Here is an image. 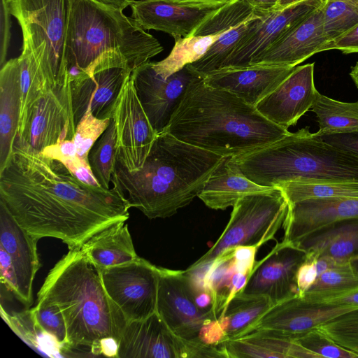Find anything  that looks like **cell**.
I'll return each mask as SVG.
<instances>
[{
	"label": "cell",
	"instance_id": "cell-1",
	"mask_svg": "<svg viewBox=\"0 0 358 358\" xmlns=\"http://www.w3.org/2000/svg\"><path fill=\"white\" fill-rule=\"evenodd\" d=\"M0 201L34 237L59 239L69 250L81 248L96 233L129 217L130 207L116 187L82 182L62 162L17 138L0 171Z\"/></svg>",
	"mask_w": 358,
	"mask_h": 358
},
{
	"label": "cell",
	"instance_id": "cell-2",
	"mask_svg": "<svg viewBox=\"0 0 358 358\" xmlns=\"http://www.w3.org/2000/svg\"><path fill=\"white\" fill-rule=\"evenodd\" d=\"M164 131L224 156H236L273 143L291 132L266 119L229 91L194 79Z\"/></svg>",
	"mask_w": 358,
	"mask_h": 358
},
{
	"label": "cell",
	"instance_id": "cell-3",
	"mask_svg": "<svg viewBox=\"0 0 358 358\" xmlns=\"http://www.w3.org/2000/svg\"><path fill=\"white\" fill-rule=\"evenodd\" d=\"M222 158L163 131L141 169L131 172L117 162L111 182L130 208L166 218L198 196Z\"/></svg>",
	"mask_w": 358,
	"mask_h": 358
},
{
	"label": "cell",
	"instance_id": "cell-4",
	"mask_svg": "<svg viewBox=\"0 0 358 358\" xmlns=\"http://www.w3.org/2000/svg\"><path fill=\"white\" fill-rule=\"evenodd\" d=\"M37 299L50 301L60 308L67 331L66 350L83 347L100 355L101 343L108 339L119 343L127 323L108 296L99 270L81 248L70 249L55 264Z\"/></svg>",
	"mask_w": 358,
	"mask_h": 358
},
{
	"label": "cell",
	"instance_id": "cell-5",
	"mask_svg": "<svg viewBox=\"0 0 358 358\" xmlns=\"http://www.w3.org/2000/svg\"><path fill=\"white\" fill-rule=\"evenodd\" d=\"M234 158L248 179L264 187L289 182H358V156L325 142L308 127Z\"/></svg>",
	"mask_w": 358,
	"mask_h": 358
},
{
	"label": "cell",
	"instance_id": "cell-6",
	"mask_svg": "<svg viewBox=\"0 0 358 358\" xmlns=\"http://www.w3.org/2000/svg\"><path fill=\"white\" fill-rule=\"evenodd\" d=\"M160 43L122 11L91 0H72L65 59L69 80L106 53L124 56L133 71L163 50Z\"/></svg>",
	"mask_w": 358,
	"mask_h": 358
},
{
	"label": "cell",
	"instance_id": "cell-7",
	"mask_svg": "<svg viewBox=\"0 0 358 358\" xmlns=\"http://www.w3.org/2000/svg\"><path fill=\"white\" fill-rule=\"evenodd\" d=\"M6 1L22 31V50L33 55L47 88L63 84L69 77L65 49L72 0Z\"/></svg>",
	"mask_w": 358,
	"mask_h": 358
},
{
	"label": "cell",
	"instance_id": "cell-8",
	"mask_svg": "<svg viewBox=\"0 0 358 358\" xmlns=\"http://www.w3.org/2000/svg\"><path fill=\"white\" fill-rule=\"evenodd\" d=\"M289 208L281 188L248 194L233 206L224 230L211 248L192 264L212 262L238 246H257L274 239Z\"/></svg>",
	"mask_w": 358,
	"mask_h": 358
},
{
	"label": "cell",
	"instance_id": "cell-9",
	"mask_svg": "<svg viewBox=\"0 0 358 358\" xmlns=\"http://www.w3.org/2000/svg\"><path fill=\"white\" fill-rule=\"evenodd\" d=\"M131 71L124 56L109 52L70 79L76 127L87 110L99 119L112 118L120 92Z\"/></svg>",
	"mask_w": 358,
	"mask_h": 358
},
{
	"label": "cell",
	"instance_id": "cell-10",
	"mask_svg": "<svg viewBox=\"0 0 358 358\" xmlns=\"http://www.w3.org/2000/svg\"><path fill=\"white\" fill-rule=\"evenodd\" d=\"M117 357L215 358L224 356L217 346L179 337L155 312L145 319L127 323L119 341Z\"/></svg>",
	"mask_w": 358,
	"mask_h": 358
},
{
	"label": "cell",
	"instance_id": "cell-11",
	"mask_svg": "<svg viewBox=\"0 0 358 358\" xmlns=\"http://www.w3.org/2000/svg\"><path fill=\"white\" fill-rule=\"evenodd\" d=\"M38 241L0 201L1 284L26 308L33 303V283L40 267Z\"/></svg>",
	"mask_w": 358,
	"mask_h": 358
},
{
	"label": "cell",
	"instance_id": "cell-12",
	"mask_svg": "<svg viewBox=\"0 0 358 358\" xmlns=\"http://www.w3.org/2000/svg\"><path fill=\"white\" fill-rule=\"evenodd\" d=\"M103 286L128 322L145 319L157 310L158 266L138 257L100 271Z\"/></svg>",
	"mask_w": 358,
	"mask_h": 358
},
{
	"label": "cell",
	"instance_id": "cell-13",
	"mask_svg": "<svg viewBox=\"0 0 358 358\" xmlns=\"http://www.w3.org/2000/svg\"><path fill=\"white\" fill-rule=\"evenodd\" d=\"M158 271L156 312L179 337L201 342L202 329L218 317L213 311L203 310L197 306L185 270L158 266Z\"/></svg>",
	"mask_w": 358,
	"mask_h": 358
},
{
	"label": "cell",
	"instance_id": "cell-14",
	"mask_svg": "<svg viewBox=\"0 0 358 358\" xmlns=\"http://www.w3.org/2000/svg\"><path fill=\"white\" fill-rule=\"evenodd\" d=\"M76 124L71 104L69 78L46 90L31 108L17 138L42 152L64 140H72Z\"/></svg>",
	"mask_w": 358,
	"mask_h": 358
},
{
	"label": "cell",
	"instance_id": "cell-15",
	"mask_svg": "<svg viewBox=\"0 0 358 358\" xmlns=\"http://www.w3.org/2000/svg\"><path fill=\"white\" fill-rule=\"evenodd\" d=\"M112 118L117 135V162L131 172L141 169L158 134L141 103L131 75L120 92Z\"/></svg>",
	"mask_w": 358,
	"mask_h": 358
},
{
	"label": "cell",
	"instance_id": "cell-16",
	"mask_svg": "<svg viewBox=\"0 0 358 358\" xmlns=\"http://www.w3.org/2000/svg\"><path fill=\"white\" fill-rule=\"evenodd\" d=\"M201 77L189 64L164 78L147 62L131 71L138 97L155 131L166 129L189 85Z\"/></svg>",
	"mask_w": 358,
	"mask_h": 358
},
{
	"label": "cell",
	"instance_id": "cell-17",
	"mask_svg": "<svg viewBox=\"0 0 358 358\" xmlns=\"http://www.w3.org/2000/svg\"><path fill=\"white\" fill-rule=\"evenodd\" d=\"M326 1L305 0L283 10L262 15L255 25L239 41L222 69L250 66L258 56L321 7Z\"/></svg>",
	"mask_w": 358,
	"mask_h": 358
},
{
	"label": "cell",
	"instance_id": "cell-18",
	"mask_svg": "<svg viewBox=\"0 0 358 358\" xmlns=\"http://www.w3.org/2000/svg\"><path fill=\"white\" fill-rule=\"evenodd\" d=\"M307 259L303 250L285 241L255 264L247 284L240 293L268 297L275 305L299 295L296 272Z\"/></svg>",
	"mask_w": 358,
	"mask_h": 358
},
{
	"label": "cell",
	"instance_id": "cell-19",
	"mask_svg": "<svg viewBox=\"0 0 358 358\" xmlns=\"http://www.w3.org/2000/svg\"><path fill=\"white\" fill-rule=\"evenodd\" d=\"M225 4L137 0L130 6L131 17L142 29L164 31L175 38L192 36L203 22Z\"/></svg>",
	"mask_w": 358,
	"mask_h": 358
},
{
	"label": "cell",
	"instance_id": "cell-20",
	"mask_svg": "<svg viewBox=\"0 0 358 358\" xmlns=\"http://www.w3.org/2000/svg\"><path fill=\"white\" fill-rule=\"evenodd\" d=\"M357 308L353 305L310 301L296 295L273 305L250 332L262 330L292 339Z\"/></svg>",
	"mask_w": 358,
	"mask_h": 358
},
{
	"label": "cell",
	"instance_id": "cell-21",
	"mask_svg": "<svg viewBox=\"0 0 358 358\" xmlns=\"http://www.w3.org/2000/svg\"><path fill=\"white\" fill-rule=\"evenodd\" d=\"M314 63L296 66L278 87L256 106L271 122L288 129L311 106L317 90L314 83Z\"/></svg>",
	"mask_w": 358,
	"mask_h": 358
},
{
	"label": "cell",
	"instance_id": "cell-22",
	"mask_svg": "<svg viewBox=\"0 0 358 358\" xmlns=\"http://www.w3.org/2000/svg\"><path fill=\"white\" fill-rule=\"evenodd\" d=\"M323 5L258 56L250 66H296L313 55L325 51L329 41L324 29Z\"/></svg>",
	"mask_w": 358,
	"mask_h": 358
},
{
	"label": "cell",
	"instance_id": "cell-23",
	"mask_svg": "<svg viewBox=\"0 0 358 358\" xmlns=\"http://www.w3.org/2000/svg\"><path fill=\"white\" fill-rule=\"evenodd\" d=\"M355 217H358V198L311 199L289 203L283 241L294 245L324 227Z\"/></svg>",
	"mask_w": 358,
	"mask_h": 358
},
{
	"label": "cell",
	"instance_id": "cell-24",
	"mask_svg": "<svg viewBox=\"0 0 358 358\" xmlns=\"http://www.w3.org/2000/svg\"><path fill=\"white\" fill-rule=\"evenodd\" d=\"M295 67L254 65L225 68L207 74L203 80L206 85L229 91L245 102L255 106L278 87L293 72Z\"/></svg>",
	"mask_w": 358,
	"mask_h": 358
},
{
	"label": "cell",
	"instance_id": "cell-25",
	"mask_svg": "<svg viewBox=\"0 0 358 358\" xmlns=\"http://www.w3.org/2000/svg\"><path fill=\"white\" fill-rule=\"evenodd\" d=\"M264 187L248 179L241 171L234 156L222 157L211 173L198 197L210 208L224 210L242 197L266 191Z\"/></svg>",
	"mask_w": 358,
	"mask_h": 358
},
{
	"label": "cell",
	"instance_id": "cell-26",
	"mask_svg": "<svg viewBox=\"0 0 358 358\" xmlns=\"http://www.w3.org/2000/svg\"><path fill=\"white\" fill-rule=\"evenodd\" d=\"M226 358H317L294 340L256 330L217 345Z\"/></svg>",
	"mask_w": 358,
	"mask_h": 358
},
{
	"label": "cell",
	"instance_id": "cell-27",
	"mask_svg": "<svg viewBox=\"0 0 358 358\" xmlns=\"http://www.w3.org/2000/svg\"><path fill=\"white\" fill-rule=\"evenodd\" d=\"M20 67L18 57L0 71V171L8 163L18 134L20 112Z\"/></svg>",
	"mask_w": 358,
	"mask_h": 358
},
{
	"label": "cell",
	"instance_id": "cell-28",
	"mask_svg": "<svg viewBox=\"0 0 358 358\" xmlns=\"http://www.w3.org/2000/svg\"><path fill=\"white\" fill-rule=\"evenodd\" d=\"M293 245L306 252L308 257L325 255L349 261L358 256V217L324 227Z\"/></svg>",
	"mask_w": 358,
	"mask_h": 358
},
{
	"label": "cell",
	"instance_id": "cell-29",
	"mask_svg": "<svg viewBox=\"0 0 358 358\" xmlns=\"http://www.w3.org/2000/svg\"><path fill=\"white\" fill-rule=\"evenodd\" d=\"M125 222L108 226L82 245L81 250L99 271L132 262L138 257Z\"/></svg>",
	"mask_w": 358,
	"mask_h": 358
},
{
	"label": "cell",
	"instance_id": "cell-30",
	"mask_svg": "<svg viewBox=\"0 0 358 358\" xmlns=\"http://www.w3.org/2000/svg\"><path fill=\"white\" fill-rule=\"evenodd\" d=\"M273 305L264 296L242 293L236 294L217 317L224 332V340L250 332L252 327Z\"/></svg>",
	"mask_w": 358,
	"mask_h": 358
},
{
	"label": "cell",
	"instance_id": "cell-31",
	"mask_svg": "<svg viewBox=\"0 0 358 358\" xmlns=\"http://www.w3.org/2000/svg\"><path fill=\"white\" fill-rule=\"evenodd\" d=\"M310 109L319 124L320 129L315 133L318 136L358 129V101H339L317 91Z\"/></svg>",
	"mask_w": 358,
	"mask_h": 358
},
{
	"label": "cell",
	"instance_id": "cell-32",
	"mask_svg": "<svg viewBox=\"0 0 358 358\" xmlns=\"http://www.w3.org/2000/svg\"><path fill=\"white\" fill-rule=\"evenodd\" d=\"M221 34L175 38L170 54L160 62H152L155 71L164 78L169 77L199 59Z\"/></svg>",
	"mask_w": 358,
	"mask_h": 358
},
{
	"label": "cell",
	"instance_id": "cell-33",
	"mask_svg": "<svg viewBox=\"0 0 358 358\" xmlns=\"http://www.w3.org/2000/svg\"><path fill=\"white\" fill-rule=\"evenodd\" d=\"M262 16L244 22L224 31L199 59L189 64L191 67L202 78L222 69L239 41L255 25Z\"/></svg>",
	"mask_w": 358,
	"mask_h": 358
},
{
	"label": "cell",
	"instance_id": "cell-34",
	"mask_svg": "<svg viewBox=\"0 0 358 358\" xmlns=\"http://www.w3.org/2000/svg\"><path fill=\"white\" fill-rule=\"evenodd\" d=\"M357 287L358 272L353 269L348 261L321 273L301 296L310 301L320 302Z\"/></svg>",
	"mask_w": 358,
	"mask_h": 358
},
{
	"label": "cell",
	"instance_id": "cell-35",
	"mask_svg": "<svg viewBox=\"0 0 358 358\" xmlns=\"http://www.w3.org/2000/svg\"><path fill=\"white\" fill-rule=\"evenodd\" d=\"M88 162L99 185L104 189H110L109 185L117 162V135L113 118L107 129L90 150Z\"/></svg>",
	"mask_w": 358,
	"mask_h": 358
},
{
	"label": "cell",
	"instance_id": "cell-36",
	"mask_svg": "<svg viewBox=\"0 0 358 358\" xmlns=\"http://www.w3.org/2000/svg\"><path fill=\"white\" fill-rule=\"evenodd\" d=\"M278 187L289 203L311 199L358 198V182H289Z\"/></svg>",
	"mask_w": 358,
	"mask_h": 358
},
{
	"label": "cell",
	"instance_id": "cell-37",
	"mask_svg": "<svg viewBox=\"0 0 358 358\" xmlns=\"http://www.w3.org/2000/svg\"><path fill=\"white\" fill-rule=\"evenodd\" d=\"M20 67V112L18 134L22 130L29 110L48 89L33 55L22 50L18 57ZM18 135V134H17Z\"/></svg>",
	"mask_w": 358,
	"mask_h": 358
},
{
	"label": "cell",
	"instance_id": "cell-38",
	"mask_svg": "<svg viewBox=\"0 0 358 358\" xmlns=\"http://www.w3.org/2000/svg\"><path fill=\"white\" fill-rule=\"evenodd\" d=\"M260 16L247 0H233L203 22L192 36L221 34L231 27Z\"/></svg>",
	"mask_w": 358,
	"mask_h": 358
},
{
	"label": "cell",
	"instance_id": "cell-39",
	"mask_svg": "<svg viewBox=\"0 0 358 358\" xmlns=\"http://www.w3.org/2000/svg\"><path fill=\"white\" fill-rule=\"evenodd\" d=\"M322 11L324 29L329 42L358 25V0H327Z\"/></svg>",
	"mask_w": 358,
	"mask_h": 358
},
{
	"label": "cell",
	"instance_id": "cell-40",
	"mask_svg": "<svg viewBox=\"0 0 358 358\" xmlns=\"http://www.w3.org/2000/svg\"><path fill=\"white\" fill-rule=\"evenodd\" d=\"M28 313L34 326L51 336L59 346L65 350L66 326L59 306L48 301L36 299V306Z\"/></svg>",
	"mask_w": 358,
	"mask_h": 358
},
{
	"label": "cell",
	"instance_id": "cell-41",
	"mask_svg": "<svg viewBox=\"0 0 358 358\" xmlns=\"http://www.w3.org/2000/svg\"><path fill=\"white\" fill-rule=\"evenodd\" d=\"M338 345L358 355V308L316 327Z\"/></svg>",
	"mask_w": 358,
	"mask_h": 358
},
{
	"label": "cell",
	"instance_id": "cell-42",
	"mask_svg": "<svg viewBox=\"0 0 358 358\" xmlns=\"http://www.w3.org/2000/svg\"><path fill=\"white\" fill-rule=\"evenodd\" d=\"M111 118L99 119L87 110L76 127L73 141L77 155L88 162V153L96 140L107 129Z\"/></svg>",
	"mask_w": 358,
	"mask_h": 358
},
{
	"label": "cell",
	"instance_id": "cell-43",
	"mask_svg": "<svg viewBox=\"0 0 358 358\" xmlns=\"http://www.w3.org/2000/svg\"><path fill=\"white\" fill-rule=\"evenodd\" d=\"M292 340L315 355L317 358H358L357 355L338 345L315 328Z\"/></svg>",
	"mask_w": 358,
	"mask_h": 358
},
{
	"label": "cell",
	"instance_id": "cell-44",
	"mask_svg": "<svg viewBox=\"0 0 358 358\" xmlns=\"http://www.w3.org/2000/svg\"><path fill=\"white\" fill-rule=\"evenodd\" d=\"M315 260L316 257H307L298 268L296 279L300 296H303L316 281L317 272Z\"/></svg>",
	"mask_w": 358,
	"mask_h": 358
},
{
	"label": "cell",
	"instance_id": "cell-45",
	"mask_svg": "<svg viewBox=\"0 0 358 358\" xmlns=\"http://www.w3.org/2000/svg\"><path fill=\"white\" fill-rule=\"evenodd\" d=\"M259 248L257 246H238L234 250V265L236 272L252 273L255 262V255Z\"/></svg>",
	"mask_w": 358,
	"mask_h": 358
},
{
	"label": "cell",
	"instance_id": "cell-46",
	"mask_svg": "<svg viewBox=\"0 0 358 358\" xmlns=\"http://www.w3.org/2000/svg\"><path fill=\"white\" fill-rule=\"evenodd\" d=\"M1 31H0V64L2 67L6 62V55L11 36L12 15L6 0H1Z\"/></svg>",
	"mask_w": 358,
	"mask_h": 358
},
{
	"label": "cell",
	"instance_id": "cell-47",
	"mask_svg": "<svg viewBox=\"0 0 358 358\" xmlns=\"http://www.w3.org/2000/svg\"><path fill=\"white\" fill-rule=\"evenodd\" d=\"M320 136L325 142L358 156V129L348 132L323 134Z\"/></svg>",
	"mask_w": 358,
	"mask_h": 358
},
{
	"label": "cell",
	"instance_id": "cell-48",
	"mask_svg": "<svg viewBox=\"0 0 358 358\" xmlns=\"http://www.w3.org/2000/svg\"><path fill=\"white\" fill-rule=\"evenodd\" d=\"M338 50L344 54L358 53V25L353 29L329 42L325 50Z\"/></svg>",
	"mask_w": 358,
	"mask_h": 358
},
{
	"label": "cell",
	"instance_id": "cell-49",
	"mask_svg": "<svg viewBox=\"0 0 358 358\" xmlns=\"http://www.w3.org/2000/svg\"><path fill=\"white\" fill-rule=\"evenodd\" d=\"M320 303L337 305H353L358 306V287L347 293L325 299Z\"/></svg>",
	"mask_w": 358,
	"mask_h": 358
},
{
	"label": "cell",
	"instance_id": "cell-50",
	"mask_svg": "<svg viewBox=\"0 0 358 358\" xmlns=\"http://www.w3.org/2000/svg\"><path fill=\"white\" fill-rule=\"evenodd\" d=\"M257 14L262 15L275 10L277 0H247Z\"/></svg>",
	"mask_w": 358,
	"mask_h": 358
},
{
	"label": "cell",
	"instance_id": "cell-51",
	"mask_svg": "<svg viewBox=\"0 0 358 358\" xmlns=\"http://www.w3.org/2000/svg\"><path fill=\"white\" fill-rule=\"evenodd\" d=\"M106 8L122 11L135 0H91Z\"/></svg>",
	"mask_w": 358,
	"mask_h": 358
},
{
	"label": "cell",
	"instance_id": "cell-52",
	"mask_svg": "<svg viewBox=\"0 0 358 358\" xmlns=\"http://www.w3.org/2000/svg\"><path fill=\"white\" fill-rule=\"evenodd\" d=\"M305 0H277L275 10H283L290 6L301 2Z\"/></svg>",
	"mask_w": 358,
	"mask_h": 358
},
{
	"label": "cell",
	"instance_id": "cell-53",
	"mask_svg": "<svg viewBox=\"0 0 358 358\" xmlns=\"http://www.w3.org/2000/svg\"><path fill=\"white\" fill-rule=\"evenodd\" d=\"M182 2L202 3H227L233 0H174Z\"/></svg>",
	"mask_w": 358,
	"mask_h": 358
},
{
	"label": "cell",
	"instance_id": "cell-54",
	"mask_svg": "<svg viewBox=\"0 0 358 358\" xmlns=\"http://www.w3.org/2000/svg\"><path fill=\"white\" fill-rule=\"evenodd\" d=\"M350 75L358 88V62L352 67Z\"/></svg>",
	"mask_w": 358,
	"mask_h": 358
},
{
	"label": "cell",
	"instance_id": "cell-55",
	"mask_svg": "<svg viewBox=\"0 0 358 358\" xmlns=\"http://www.w3.org/2000/svg\"><path fill=\"white\" fill-rule=\"evenodd\" d=\"M349 261L353 269L358 272V256L350 259Z\"/></svg>",
	"mask_w": 358,
	"mask_h": 358
},
{
	"label": "cell",
	"instance_id": "cell-56",
	"mask_svg": "<svg viewBox=\"0 0 358 358\" xmlns=\"http://www.w3.org/2000/svg\"><path fill=\"white\" fill-rule=\"evenodd\" d=\"M331 1H345V0H331Z\"/></svg>",
	"mask_w": 358,
	"mask_h": 358
}]
</instances>
